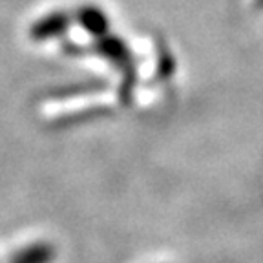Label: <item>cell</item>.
I'll return each mask as SVG.
<instances>
[{"label": "cell", "instance_id": "2", "mask_svg": "<svg viewBox=\"0 0 263 263\" xmlns=\"http://www.w3.org/2000/svg\"><path fill=\"white\" fill-rule=\"evenodd\" d=\"M101 15H99L97 11H93V9H84L82 11V15H81V22L84 26H86L90 31H101Z\"/></svg>", "mask_w": 263, "mask_h": 263}, {"label": "cell", "instance_id": "1", "mask_svg": "<svg viewBox=\"0 0 263 263\" xmlns=\"http://www.w3.org/2000/svg\"><path fill=\"white\" fill-rule=\"evenodd\" d=\"M66 28V18L62 15H53L48 18H42L35 28H33V37L35 39H48L59 35Z\"/></svg>", "mask_w": 263, "mask_h": 263}]
</instances>
